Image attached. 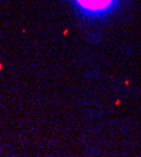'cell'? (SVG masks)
<instances>
[{"label": "cell", "mask_w": 141, "mask_h": 157, "mask_svg": "<svg viewBox=\"0 0 141 157\" xmlns=\"http://www.w3.org/2000/svg\"><path fill=\"white\" fill-rule=\"evenodd\" d=\"M77 2L84 8L97 10V9L105 8L107 4H110L111 0H77Z\"/></svg>", "instance_id": "6da1fadb"}]
</instances>
